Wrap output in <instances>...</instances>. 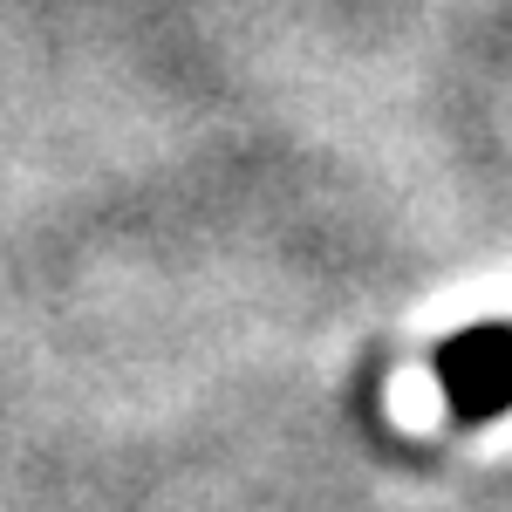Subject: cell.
<instances>
[{
    "instance_id": "6da1fadb",
    "label": "cell",
    "mask_w": 512,
    "mask_h": 512,
    "mask_svg": "<svg viewBox=\"0 0 512 512\" xmlns=\"http://www.w3.org/2000/svg\"><path fill=\"white\" fill-rule=\"evenodd\" d=\"M437 383L458 424H492L512 410V321L458 328L437 349Z\"/></svg>"
}]
</instances>
